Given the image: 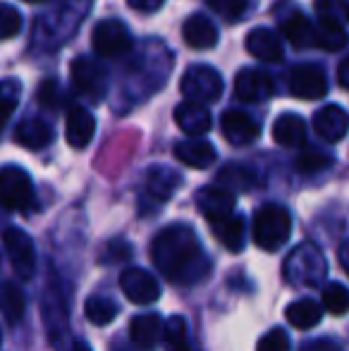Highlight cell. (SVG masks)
Listing matches in <instances>:
<instances>
[{"label":"cell","instance_id":"obj_15","mask_svg":"<svg viewBox=\"0 0 349 351\" xmlns=\"http://www.w3.org/2000/svg\"><path fill=\"white\" fill-rule=\"evenodd\" d=\"M93 132H96V120L91 117V112L82 106H72L67 110L65 120V139L72 148L82 151L86 148L93 139Z\"/></svg>","mask_w":349,"mask_h":351},{"label":"cell","instance_id":"obj_30","mask_svg":"<svg viewBox=\"0 0 349 351\" xmlns=\"http://www.w3.org/2000/svg\"><path fill=\"white\" fill-rule=\"evenodd\" d=\"M24 308H27V301H24L22 289L12 282H3L0 285V313L5 315V320L8 323L22 320Z\"/></svg>","mask_w":349,"mask_h":351},{"label":"cell","instance_id":"obj_46","mask_svg":"<svg viewBox=\"0 0 349 351\" xmlns=\"http://www.w3.org/2000/svg\"><path fill=\"white\" fill-rule=\"evenodd\" d=\"M72 351H91V349H88L86 342H75L72 344Z\"/></svg>","mask_w":349,"mask_h":351},{"label":"cell","instance_id":"obj_45","mask_svg":"<svg viewBox=\"0 0 349 351\" xmlns=\"http://www.w3.org/2000/svg\"><path fill=\"white\" fill-rule=\"evenodd\" d=\"M337 258H340L342 270H345V273L349 275V239L340 246V254H337Z\"/></svg>","mask_w":349,"mask_h":351},{"label":"cell","instance_id":"obj_43","mask_svg":"<svg viewBox=\"0 0 349 351\" xmlns=\"http://www.w3.org/2000/svg\"><path fill=\"white\" fill-rule=\"evenodd\" d=\"M130 8L139 10V12H156V10L163 8L165 0H127Z\"/></svg>","mask_w":349,"mask_h":351},{"label":"cell","instance_id":"obj_13","mask_svg":"<svg viewBox=\"0 0 349 351\" xmlns=\"http://www.w3.org/2000/svg\"><path fill=\"white\" fill-rule=\"evenodd\" d=\"M220 130H223V136L228 139L232 146H247V143H254L261 134V127L254 120L252 115L239 110H228L223 117H220Z\"/></svg>","mask_w":349,"mask_h":351},{"label":"cell","instance_id":"obj_16","mask_svg":"<svg viewBox=\"0 0 349 351\" xmlns=\"http://www.w3.org/2000/svg\"><path fill=\"white\" fill-rule=\"evenodd\" d=\"M175 122L184 134L204 136L210 130V125H213V117H210V110L206 106L184 101L175 108Z\"/></svg>","mask_w":349,"mask_h":351},{"label":"cell","instance_id":"obj_32","mask_svg":"<svg viewBox=\"0 0 349 351\" xmlns=\"http://www.w3.org/2000/svg\"><path fill=\"white\" fill-rule=\"evenodd\" d=\"M19 96H22V84L17 79H3L0 82V132L5 130V125L10 122L12 112L17 110Z\"/></svg>","mask_w":349,"mask_h":351},{"label":"cell","instance_id":"obj_1","mask_svg":"<svg viewBox=\"0 0 349 351\" xmlns=\"http://www.w3.org/2000/svg\"><path fill=\"white\" fill-rule=\"evenodd\" d=\"M151 258L158 273L173 285H196L208 275L210 261L199 237L186 225H170L156 234Z\"/></svg>","mask_w":349,"mask_h":351},{"label":"cell","instance_id":"obj_12","mask_svg":"<svg viewBox=\"0 0 349 351\" xmlns=\"http://www.w3.org/2000/svg\"><path fill=\"white\" fill-rule=\"evenodd\" d=\"M196 208L208 222L223 220V217L232 215L234 210V194L223 186H204L196 191Z\"/></svg>","mask_w":349,"mask_h":351},{"label":"cell","instance_id":"obj_42","mask_svg":"<svg viewBox=\"0 0 349 351\" xmlns=\"http://www.w3.org/2000/svg\"><path fill=\"white\" fill-rule=\"evenodd\" d=\"M299 351H342L340 344L333 342V339H313V342H306Z\"/></svg>","mask_w":349,"mask_h":351},{"label":"cell","instance_id":"obj_14","mask_svg":"<svg viewBox=\"0 0 349 351\" xmlns=\"http://www.w3.org/2000/svg\"><path fill=\"white\" fill-rule=\"evenodd\" d=\"M313 130L323 141L337 143L349 130V115L340 106H326L313 115Z\"/></svg>","mask_w":349,"mask_h":351},{"label":"cell","instance_id":"obj_9","mask_svg":"<svg viewBox=\"0 0 349 351\" xmlns=\"http://www.w3.org/2000/svg\"><path fill=\"white\" fill-rule=\"evenodd\" d=\"M120 289L136 306H149L154 301H158L160 296L158 280L144 268H127L120 275Z\"/></svg>","mask_w":349,"mask_h":351},{"label":"cell","instance_id":"obj_5","mask_svg":"<svg viewBox=\"0 0 349 351\" xmlns=\"http://www.w3.org/2000/svg\"><path fill=\"white\" fill-rule=\"evenodd\" d=\"M180 88L191 103H213L223 96V77L208 65H191L180 82Z\"/></svg>","mask_w":349,"mask_h":351},{"label":"cell","instance_id":"obj_38","mask_svg":"<svg viewBox=\"0 0 349 351\" xmlns=\"http://www.w3.org/2000/svg\"><path fill=\"white\" fill-rule=\"evenodd\" d=\"M316 12L326 22L342 24L345 19H349V3L347 0H316Z\"/></svg>","mask_w":349,"mask_h":351},{"label":"cell","instance_id":"obj_25","mask_svg":"<svg viewBox=\"0 0 349 351\" xmlns=\"http://www.w3.org/2000/svg\"><path fill=\"white\" fill-rule=\"evenodd\" d=\"M210 227H213L215 239H218L228 251H232V254H239V251L244 249L247 232H244V220L239 215H234V213H232V215L223 217V220L210 222Z\"/></svg>","mask_w":349,"mask_h":351},{"label":"cell","instance_id":"obj_17","mask_svg":"<svg viewBox=\"0 0 349 351\" xmlns=\"http://www.w3.org/2000/svg\"><path fill=\"white\" fill-rule=\"evenodd\" d=\"M43 323H46V330H48V339L51 342H58L60 335L65 332L67 328V311H65V301H62V294L60 289H53L48 287L46 294H43Z\"/></svg>","mask_w":349,"mask_h":351},{"label":"cell","instance_id":"obj_48","mask_svg":"<svg viewBox=\"0 0 349 351\" xmlns=\"http://www.w3.org/2000/svg\"><path fill=\"white\" fill-rule=\"evenodd\" d=\"M0 342H3V332H0Z\"/></svg>","mask_w":349,"mask_h":351},{"label":"cell","instance_id":"obj_26","mask_svg":"<svg viewBox=\"0 0 349 351\" xmlns=\"http://www.w3.org/2000/svg\"><path fill=\"white\" fill-rule=\"evenodd\" d=\"M285 318L292 328L297 330H311L321 323L323 318V308L316 304L313 299H299V301H292L285 311Z\"/></svg>","mask_w":349,"mask_h":351},{"label":"cell","instance_id":"obj_4","mask_svg":"<svg viewBox=\"0 0 349 351\" xmlns=\"http://www.w3.org/2000/svg\"><path fill=\"white\" fill-rule=\"evenodd\" d=\"M34 206L32 177L17 165L0 167V208L24 213Z\"/></svg>","mask_w":349,"mask_h":351},{"label":"cell","instance_id":"obj_47","mask_svg":"<svg viewBox=\"0 0 349 351\" xmlns=\"http://www.w3.org/2000/svg\"><path fill=\"white\" fill-rule=\"evenodd\" d=\"M24 3H43V0H24Z\"/></svg>","mask_w":349,"mask_h":351},{"label":"cell","instance_id":"obj_20","mask_svg":"<svg viewBox=\"0 0 349 351\" xmlns=\"http://www.w3.org/2000/svg\"><path fill=\"white\" fill-rule=\"evenodd\" d=\"M165 323L156 313H141L132 318L130 323V337L139 349H154L163 339Z\"/></svg>","mask_w":349,"mask_h":351},{"label":"cell","instance_id":"obj_2","mask_svg":"<svg viewBox=\"0 0 349 351\" xmlns=\"http://www.w3.org/2000/svg\"><path fill=\"white\" fill-rule=\"evenodd\" d=\"M282 275L294 287H318L328 275V263L321 249L313 244H299L285 258Z\"/></svg>","mask_w":349,"mask_h":351},{"label":"cell","instance_id":"obj_19","mask_svg":"<svg viewBox=\"0 0 349 351\" xmlns=\"http://www.w3.org/2000/svg\"><path fill=\"white\" fill-rule=\"evenodd\" d=\"M247 51L252 53L256 60L263 62H280L282 60V41L275 32L265 27L252 29L247 36Z\"/></svg>","mask_w":349,"mask_h":351},{"label":"cell","instance_id":"obj_23","mask_svg":"<svg viewBox=\"0 0 349 351\" xmlns=\"http://www.w3.org/2000/svg\"><path fill=\"white\" fill-rule=\"evenodd\" d=\"M14 141L19 146L29 148V151H41V148H46L53 141V130L48 122L38 120V117H27V120H22L17 125Z\"/></svg>","mask_w":349,"mask_h":351},{"label":"cell","instance_id":"obj_41","mask_svg":"<svg viewBox=\"0 0 349 351\" xmlns=\"http://www.w3.org/2000/svg\"><path fill=\"white\" fill-rule=\"evenodd\" d=\"M130 254H132L130 244H125V241H110V244L103 249L101 261H103V263H117V261L130 258Z\"/></svg>","mask_w":349,"mask_h":351},{"label":"cell","instance_id":"obj_36","mask_svg":"<svg viewBox=\"0 0 349 351\" xmlns=\"http://www.w3.org/2000/svg\"><path fill=\"white\" fill-rule=\"evenodd\" d=\"M330 165H333V156H328V153H323V151H316V148L302 151L297 156V162H294V167H297L302 175H316V172H323Z\"/></svg>","mask_w":349,"mask_h":351},{"label":"cell","instance_id":"obj_6","mask_svg":"<svg viewBox=\"0 0 349 351\" xmlns=\"http://www.w3.org/2000/svg\"><path fill=\"white\" fill-rule=\"evenodd\" d=\"M70 77H72V86H75V91L80 96L88 98L91 103H98L106 98L108 74L91 58H77L70 65Z\"/></svg>","mask_w":349,"mask_h":351},{"label":"cell","instance_id":"obj_7","mask_svg":"<svg viewBox=\"0 0 349 351\" xmlns=\"http://www.w3.org/2000/svg\"><path fill=\"white\" fill-rule=\"evenodd\" d=\"M3 246L19 278L29 280L36 273V246H34L32 237L27 232L19 230V227H8L3 232Z\"/></svg>","mask_w":349,"mask_h":351},{"label":"cell","instance_id":"obj_21","mask_svg":"<svg viewBox=\"0 0 349 351\" xmlns=\"http://www.w3.org/2000/svg\"><path fill=\"white\" fill-rule=\"evenodd\" d=\"M175 158L184 165L194 167V170H206L208 165H213L218 153L208 141L201 139H186L175 143Z\"/></svg>","mask_w":349,"mask_h":351},{"label":"cell","instance_id":"obj_44","mask_svg":"<svg viewBox=\"0 0 349 351\" xmlns=\"http://www.w3.org/2000/svg\"><path fill=\"white\" fill-rule=\"evenodd\" d=\"M337 82H340L342 88H347L349 91V58L340 62V67H337Z\"/></svg>","mask_w":349,"mask_h":351},{"label":"cell","instance_id":"obj_40","mask_svg":"<svg viewBox=\"0 0 349 351\" xmlns=\"http://www.w3.org/2000/svg\"><path fill=\"white\" fill-rule=\"evenodd\" d=\"M256 351H289V337L285 330L273 328L270 332H265L261 339H258Z\"/></svg>","mask_w":349,"mask_h":351},{"label":"cell","instance_id":"obj_35","mask_svg":"<svg viewBox=\"0 0 349 351\" xmlns=\"http://www.w3.org/2000/svg\"><path fill=\"white\" fill-rule=\"evenodd\" d=\"M36 101H38V106L46 108V110H60V108L65 106L67 96L56 79H43V82L38 84Z\"/></svg>","mask_w":349,"mask_h":351},{"label":"cell","instance_id":"obj_24","mask_svg":"<svg viewBox=\"0 0 349 351\" xmlns=\"http://www.w3.org/2000/svg\"><path fill=\"white\" fill-rule=\"evenodd\" d=\"M273 139L278 146L285 148H299L306 141V125L299 115L285 112L273 122Z\"/></svg>","mask_w":349,"mask_h":351},{"label":"cell","instance_id":"obj_29","mask_svg":"<svg viewBox=\"0 0 349 351\" xmlns=\"http://www.w3.org/2000/svg\"><path fill=\"white\" fill-rule=\"evenodd\" d=\"M215 180H218V186L232 191V194L234 191H249L256 186V175L244 165H225Z\"/></svg>","mask_w":349,"mask_h":351},{"label":"cell","instance_id":"obj_34","mask_svg":"<svg viewBox=\"0 0 349 351\" xmlns=\"http://www.w3.org/2000/svg\"><path fill=\"white\" fill-rule=\"evenodd\" d=\"M163 342H165V347H168V351H191L189 337H186V323L182 315H173V318L165 323Z\"/></svg>","mask_w":349,"mask_h":351},{"label":"cell","instance_id":"obj_28","mask_svg":"<svg viewBox=\"0 0 349 351\" xmlns=\"http://www.w3.org/2000/svg\"><path fill=\"white\" fill-rule=\"evenodd\" d=\"M313 46L323 48V51H330V53L342 51V48L347 46V34H345V29H342V24L321 19V22L313 27Z\"/></svg>","mask_w":349,"mask_h":351},{"label":"cell","instance_id":"obj_3","mask_svg":"<svg viewBox=\"0 0 349 351\" xmlns=\"http://www.w3.org/2000/svg\"><path fill=\"white\" fill-rule=\"evenodd\" d=\"M254 241L263 251H278L292 234V215L285 206L265 204L254 215Z\"/></svg>","mask_w":349,"mask_h":351},{"label":"cell","instance_id":"obj_27","mask_svg":"<svg viewBox=\"0 0 349 351\" xmlns=\"http://www.w3.org/2000/svg\"><path fill=\"white\" fill-rule=\"evenodd\" d=\"M282 36L292 43L294 48H311L313 46V24L304 17L302 12H292L280 24Z\"/></svg>","mask_w":349,"mask_h":351},{"label":"cell","instance_id":"obj_10","mask_svg":"<svg viewBox=\"0 0 349 351\" xmlns=\"http://www.w3.org/2000/svg\"><path fill=\"white\" fill-rule=\"evenodd\" d=\"M289 91L302 101H318L328 93L326 72L318 65H297L289 72Z\"/></svg>","mask_w":349,"mask_h":351},{"label":"cell","instance_id":"obj_37","mask_svg":"<svg viewBox=\"0 0 349 351\" xmlns=\"http://www.w3.org/2000/svg\"><path fill=\"white\" fill-rule=\"evenodd\" d=\"M22 29V12L8 3H0V41L12 38Z\"/></svg>","mask_w":349,"mask_h":351},{"label":"cell","instance_id":"obj_8","mask_svg":"<svg viewBox=\"0 0 349 351\" xmlns=\"http://www.w3.org/2000/svg\"><path fill=\"white\" fill-rule=\"evenodd\" d=\"M91 43L101 58H120L132 48V36L120 19H101L93 27Z\"/></svg>","mask_w":349,"mask_h":351},{"label":"cell","instance_id":"obj_39","mask_svg":"<svg viewBox=\"0 0 349 351\" xmlns=\"http://www.w3.org/2000/svg\"><path fill=\"white\" fill-rule=\"evenodd\" d=\"M210 8L223 14L228 22H239L252 8V0H210Z\"/></svg>","mask_w":349,"mask_h":351},{"label":"cell","instance_id":"obj_31","mask_svg":"<svg viewBox=\"0 0 349 351\" xmlns=\"http://www.w3.org/2000/svg\"><path fill=\"white\" fill-rule=\"evenodd\" d=\"M84 315L88 323L106 328L117 318V304L112 299H108V296H88L84 304Z\"/></svg>","mask_w":349,"mask_h":351},{"label":"cell","instance_id":"obj_11","mask_svg":"<svg viewBox=\"0 0 349 351\" xmlns=\"http://www.w3.org/2000/svg\"><path fill=\"white\" fill-rule=\"evenodd\" d=\"M273 79L268 72L247 67L234 77V93L244 103H261L273 96Z\"/></svg>","mask_w":349,"mask_h":351},{"label":"cell","instance_id":"obj_18","mask_svg":"<svg viewBox=\"0 0 349 351\" xmlns=\"http://www.w3.org/2000/svg\"><path fill=\"white\" fill-rule=\"evenodd\" d=\"M144 186L154 199L168 201L177 194V189L182 186V175L168 165H154L146 172Z\"/></svg>","mask_w":349,"mask_h":351},{"label":"cell","instance_id":"obj_33","mask_svg":"<svg viewBox=\"0 0 349 351\" xmlns=\"http://www.w3.org/2000/svg\"><path fill=\"white\" fill-rule=\"evenodd\" d=\"M323 308L333 315H345L349 311V289L340 282H330L323 289Z\"/></svg>","mask_w":349,"mask_h":351},{"label":"cell","instance_id":"obj_22","mask_svg":"<svg viewBox=\"0 0 349 351\" xmlns=\"http://www.w3.org/2000/svg\"><path fill=\"white\" fill-rule=\"evenodd\" d=\"M182 34H184V41L196 51H206L218 43V29L206 14H191L182 27Z\"/></svg>","mask_w":349,"mask_h":351}]
</instances>
